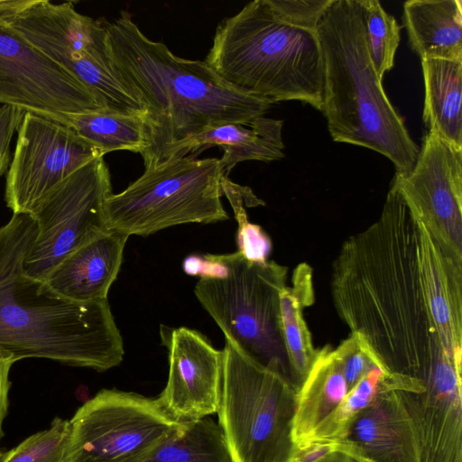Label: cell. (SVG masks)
Masks as SVG:
<instances>
[{
	"mask_svg": "<svg viewBox=\"0 0 462 462\" xmlns=\"http://www.w3.org/2000/svg\"><path fill=\"white\" fill-rule=\"evenodd\" d=\"M330 287L339 318L389 374L462 367V256L393 182L378 219L342 244Z\"/></svg>",
	"mask_w": 462,
	"mask_h": 462,
	"instance_id": "6da1fadb",
	"label": "cell"
},
{
	"mask_svg": "<svg viewBox=\"0 0 462 462\" xmlns=\"http://www.w3.org/2000/svg\"><path fill=\"white\" fill-rule=\"evenodd\" d=\"M105 28L117 75L147 111L148 141L141 154L145 170L159 166L170 148L189 138L247 124L271 107L226 83L205 61L180 58L149 39L127 11L112 23L105 20Z\"/></svg>",
	"mask_w": 462,
	"mask_h": 462,
	"instance_id": "7a4b0ae2",
	"label": "cell"
},
{
	"mask_svg": "<svg viewBox=\"0 0 462 462\" xmlns=\"http://www.w3.org/2000/svg\"><path fill=\"white\" fill-rule=\"evenodd\" d=\"M36 230L23 213L0 227V348L15 361L46 358L100 372L117 366L125 350L107 300H69L24 273Z\"/></svg>",
	"mask_w": 462,
	"mask_h": 462,
	"instance_id": "3957f363",
	"label": "cell"
},
{
	"mask_svg": "<svg viewBox=\"0 0 462 462\" xmlns=\"http://www.w3.org/2000/svg\"><path fill=\"white\" fill-rule=\"evenodd\" d=\"M316 34L324 70L321 111L332 139L377 152L396 174L409 173L420 148L370 60L359 0H334Z\"/></svg>",
	"mask_w": 462,
	"mask_h": 462,
	"instance_id": "277c9868",
	"label": "cell"
},
{
	"mask_svg": "<svg viewBox=\"0 0 462 462\" xmlns=\"http://www.w3.org/2000/svg\"><path fill=\"white\" fill-rule=\"evenodd\" d=\"M204 61L247 95L321 110L324 70L316 32L282 23L267 0H254L221 21Z\"/></svg>",
	"mask_w": 462,
	"mask_h": 462,
	"instance_id": "5b68a950",
	"label": "cell"
},
{
	"mask_svg": "<svg viewBox=\"0 0 462 462\" xmlns=\"http://www.w3.org/2000/svg\"><path fill=\"white\" fill-rule=\"evenodd\" d=\"M209 257L216 273L197 282L199 303L237 351L292 382L280 310L287 268L248 261L238 251Z\"/></svg>",
	"mask_w": 462,
	"mask_h": 462,
	"instance_id": "8992f818",
	"label": "cell"
},
{
	"mask_svg": "<svg viewBox=\"0 0 462 462\" xmlns=\"http://www.w3.org/2000/svg\"><path fill=\"white\" fill-rule=\"evenodd\" d=\"M220 427L232 462H291L299 388L226 341Z\"/></svg>",
	"mask_w": 462,
	"mask_h": 462,
	"instance_id": "52a82bcc",
	"label": "cell"
},
{
	"mask_svg": "<svg viewBox=\"0 0 462 462\" xmlns=\"http://www.w3.org/2000/svg\"><path fill=\"white\" fill-rule=\"evenodd\" d=\"M224 177L218 158L170 159L107 197L106 226L128 236H144L181 224L226 220L221 202Z\"/></svg>",
	"mask_w": 462,
	"mask_h": 462,
	"instance_id": "ba28073f",
	"label": "cell"
},
{
	"mask_svg": "<svg viewBox=\"0 0 462 462\" xmlns=\"http://www.w3.org/2000/svg\"><path fill=\"white\" fill-rule=\"evenodd\" d=\"M4 21L79 80L103 111L147 114L144 106L125 88L115 69L105 20L79 14L72 2L29 0L19 12Z\"/></svg>",
	"mask_w": 462,
	"mask_h": 462,
	"instance_id": "9c48e42d",
	"label": "cell"
},
{
	"mask_svg": "<svg viewBox=\"0 0 462 462\" xmlns=\"http://www.w3.org/2000/svg\"><path fill=\"white\" fill-rule=\"evenodd\" d=\"M112 194L104 157L64 180L29 213L36 235L23 262L24 273L44 281L69 254L107 231L104 206Z\"/></svg>",
	"mask_w": 462,
	"mask_h": 462,
	"instance_id": "30bf717a",
	"label": "cell"
},
{
	"mask_svg": "<svg viewBox=\"0 0 462 462\" xmlns=\"http://www.w3.org/2000/svg\"><path fill=\"white\" fill-rule=\"evenodd\" d=\"M181 424L156 399L104 389L69 420L65 462H128Z\"/></svg>",
	"mask_w": 462,
	"mask_h": 462,
	"instance_id": "8fae6325",
	"label": "cell"
},
{
	"mask_svg": "<svg viewBox=\"0 0 462 462\" xmlns=\"http://www.w3.org/2000/svg\"><path fill=\"white\" fill-rule=\"evenodd\" d=\"M103 154L68 125L24 113L5 179V200L13 214H29L51 191Z\"/></svg>",
	"mask_w": 462,
	"mask_h": 462,
	"instance_id": "7c38bea8",
	"label": "cell"
},
{
	"mask_svg": "<svg viewBox=\"0 0 462 462\" xmlns=\"http://www.w3.org/2000/svg\"><path fill=\"white\" fill-rule=\"evenodd\" d=\"M0 104L64 124L103 111L90 91L0 18Z\"/></svg>",
	"mask_w": 462,
	"mask_h": 462,
	"instance_id": "4fadbf2b",
	"label": "cell"
},
{
	"mask_svg": "<svg viewBox=\"0 0 462 462\" xmlns=\"http://www.w3.org/2000/svg\"><path fill=\"white\" fill-rule=\"evenodd\" d=\"M392 182L430 230L462 256V149L428 132L411 171Z\"/></svg>",
	"mask_w": 462,
	"mask_h": 462,
	"instance_id": "5bb4252c",
	"label": "cell"
},
{
	"mask_svg": "<svg viewBox=\"0 0 462 462\" xmlns=\"http://www.w3.org/2000/svg\"><path fill=\"white\" fill-rule=\"evenodd\" d=\"M168 350L166 385L156 398L179 422L194 421L217 413L223 382V352L200 332L186 327L161 328Z\"/></svg>",
	"mask_w": 462,
	"mask_h": 462,
	"instance_id": "9a60e30c",
	"label": "cell"
},
{
	"mask_svg": "<svg viewBox=\"0 0 462 462\" xmlns=\"http://www.w3.org/2000/svg\"><path fill=\"white\" fill-rule=\"evenodd\" d=\"M358 462H421L412 421L389 376L374 401L351 422L344 438Z\"/></svg>",
	"mask_w": 462,
	"mask_h": 462,
	"instance_id": "2e32d148",
	"label": "cell"
},
{
	"mask_svg": "<svg viewBox=\"0 0 462 462\" xmlns=\"http://www.w3.org/2000/svg\"><path fill=\"white\" fill-rule=\"evenodd\" d=\"M128 236L108 229L63 259L44 282L73 301L107 300L116 279Z\"/></svg>",
	"mask_w": 462,
	"mask_h": 462,
	"instance_id": "e0dca14e",
	"label": "cell"
},
{
	"mask_svg": "<svg viewBox=\"0 0 462 462\" xmlns=\"http://www.w3.org/2000/svg\"><path fill=\"white\" fill-rule=\"evenodd\" d=\"M282 120L263 116L247 124L223 125L172 146L165 152L162 163L170 159L187 156L188 153L196 157L208 147L218 146L224 151L219 159L220 167L224 176L228 177L231 170L239 162H267L282 159Z\"/></svg>",
	"mask_w": 462,
	"mask_h": 462,
	"instance_id": "ac0fdd59",
	"label": "cell"
},
{
	"mask_svg": "<svg viewBox=\"0 0 462 462\" xmlns=\"http://www.w3.org/2000/svg\"><path fill=\"white\" fill-rule=\"evenodd\" d=\"M403 24L410 44L421 60H462V2L409 0Z\"/></svg>",
	"mask_w": 462,
	"mask_h": 462,
	"instance_id": "d6986e66",
	"label": "cell"
},
{
	"mask_svg": "<svg viewBox=\"0 0 462 462\" xmlns=\"http://www.w3.org/2000/svg\"><path fill=\"white\" fill-rule=\"evenodd\" d=\"M349 388L335 349L329 345L318 350L316 358L297 394L292 423V440L297 447L344 400Z\"/></svg>",
	"mask_w": 462,
	"mask_h": 462,
	"instance_id": "ffe728a7",
	"label": "cell"
},
{
	"mask_svg": "<svg viewBox=\"0 0 462 462\" xmlns=\"http://www.w3.org/2000/svg\"><path fill=\"white\" fill-rule=\"evenodd\" d=\"M422 118L432 133L462 149V60H421Z\"/></svg>",
	"mask_w": 462,
	"mask_h": 462,
	"instance_id": "44dd1931",
	"label": "cell"
},
{
	"mask_svg": "<svg viewBox=\"0 0 462 462\" xmlns=\"http://www.w3.org/2000/svg\"><path fill=\"white\" fill-rule=\"evenodd\" d=\"M315 300L313 273L306 263L293 271L291 285H286L280 297L281 327L291 369V380L300 388L318 353L303 317L305 308Z\"/></svg>",
	"mask_w": 462,
	"mask_h": 462,
	"instance_id": "7402d4cb",
	"label": "cell"
},
{
	"mask_svg": "<svg viewBox=\"0 0 462 462\" xmlns=\"http://www.w3.org/2000/svg\"><path fill=\"white\" fill-rule=\"evenodd\" d=\"M128 462H232L218 424L206 417L174 432Z\"/></svg>",
	"mask_w": 462,
	"mask_h": 462,
	"instance_id": "603a6c76",
	"label": "cell"
},
{
	"mask_svg": "<svg viewBox=\"0 0 462 462\" xmlns=\"http://www.w3.org/2000/svg\"><path fill=\"white\" fill-rule=\"evenodd\" d=\"M64 125L94 145L103 156L127 150L142 154L147 146L145 115H125L105 111L71 115Z\"/></svg>",
	"mask_w": 462,
	"mask_h": 462,
	"instance_id": "cb8c5ba5",
	"label": "cell"
},
{
	"mask_svg": "<svg viewBox=\"0 0 462 462\" xmlns=\"http://www.w3.org/2000/svg\"><path fill=\"white\" fill-rule=\"evenodd\" d=\"M390 374L377 362H374L362 379L349 390L336 410L316 428L304 442L310 440L342 441L355 417L374 401L386 385Z\"/></svg>",
	"mask_w": 462,
	"mask_h": 462,
	"instance_id": "d4e9b609",
	"label": "cell"
},
{
	"mask_svg": "<svg viewBox=\"0 0 462 462\" xmlns=\"http://www.w3.org/2000/svg\"><path fill=\"white\" fill-rule=\"evenodd\" d=\"M366 48L378 79L391 70L401 39V26L377 0H359Z\"/></svg>",
	"mask_w": 462,
	"mask_h": 462,
	"instance_id": "484cf974",
	"label": "cell"
},
{
	"mask_svg": "<svg viewBox=\"0 0 462 462\" xmlns=\"http://www.w3.org/2000/svg\"><path fill=\"white\" fill-rule=\"evenodd\" d=\"M69 435V420L57 417L47 430L2 455L0 462H65Z\"/></svg>",
	"mask_w": 462,
	"mask_h": 462,
	"instance_id": "4316f807",
	"label": "cell"
},
{
	"mask_svg": "<svg viewBox=\"0 0 462 462\" xmlns=\"http://www.w3.org/2000/svg\"><path fill=\"white\" fill-rule=\"evenodd\" d=\"M222 189L223 193L228 197L239 223L238 252L248 261L266 263L269 261L268 256L272 251V241L260 226L247 221L240 197L242 187L233 183L229 179L224 178Z\"/></svg>",
	"mask_w": 462,
	"mask_h": 462,
	"instance_id": "83f0119b",
	"label": "cell"
},
{
	"mask_svg": "<svg viewBox=\"0 0 462 462\" xmlns=\"http://www.w3.org/2000/svg\"><path fill=\"white\" fill-rule=\"evenodd\" d=\"M334 0H267L274 15L291 26L316 32Z\"/></svg>",
	"mask_w": 462,
	"mask_h": 462,
	"instance_id": "f1b7e54d",
	"label": "cell"
},
{
	"mask_svg": "<svg viewBox=\"0 0 462 462\" xmlns=\"http://www.w3.org/2000/svg\"><path fill=\"white\" fill-rule=\"evenodd\" d=\"M341 364L347 386L352 389L376 362L362 340L356 335L350 336L334 348Z\"/></svg>",
	"mask_w": 462,
	"mask_h": 462,
	"instance_id": "f546056e",
	"label": "cell"
},
{
	"mask_svg": "<svg viewBox=\"0 0 462 462\" xmlns=\"http://www.w3.org/2000/svg\"><path fill=\"white\" fill-rule=\"evenodd\" d=\"M339 451L354 457L353 448L346 440H310L295 447L291 462H323Z\"/></svg>",
	"mask_w": 462,
	"mask_h": 462,
	"instance_id": "4dcf8cb0",
	"label": "cell"
},
{
	"mask_svg": "<svg viewBox=\"0 0 462 462\" xmlns=\"http://www.w3.org/2000/svg\"><path fill=\"white\" fill-rule=\"evenodd\" d=\"M23 115V111L13 106H3L0 108V177L9 168L11 142Z\"/></svg>",
	"mask_w": 462,
	"mask_h": 462,
	"instance_id": "1f68e13d",
	"label": "cell"
},
{
	"mask_svg": "<svg viewBox=\"0 0 462 462\" xmlns=\"http://www.w3.org/2000/svg\"><path fill=\"white\" fill-rule=\"evenodd\" d=\"M14 362L16 361L11 353L0 348V442L3 437V422L8 411V395L11 386L9 374ZM1 457L0 450V459Z\"/></svg>",
	"mask_w": 462,
	"mask_h": 462,
	"instance_id": "d6a6232c",
	"label": "cell"
},
{
	"mask_svg": "<svg viewBox=\"0 0 462 462\" xmlns=\"http://www.w3.org/2000/svg\"><path fill=\"white\" fill-rule=\"evenodd\" d=\"M323 462H358L355 457L350 456L349 454L339 451L336 452L330 457H328L327 459H325Z\"/></svg>",
	"mask_w": 462,
	"mask_h": 462,
	"instance_id": "836d02e7",
	"label": "cell"
}]
</instances>
